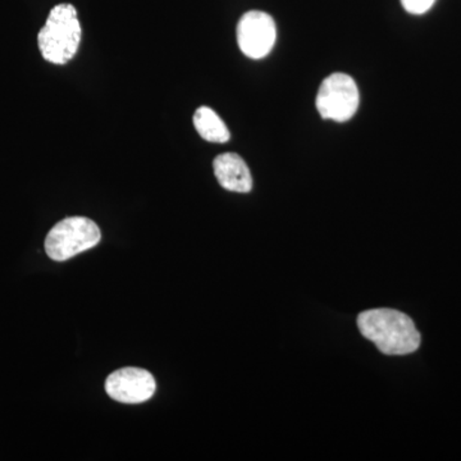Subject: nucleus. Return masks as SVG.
I'll use <instances>...</instances> for the list:
<instances>
[{"label": "nucleus", "instance_id": "f257e3e1", "mask_svg": "<svg viewBox=\"0 0 461 461\" xmlns=\"http://www.w3.org/2000/svg\"><path fill=\"white\" fill-rule=\"evenodd\" d=\"M360 333L384 355H408L420 346V333L411 317L393 309H372L357 317Z\"/></svg>", "mask_w": 461, "mask_h": 461}, {"label": "nucleus", "instance_id": "f03ea898", "mask_svg": "<svg viewBox=\"0 0 461 461\" xmlns=\"http://www.w3.org/2000/svg\"><path fill=\"white\" fill-rule=\"evenodd\" d=\"M81 41V25L77 11L62 3L51 9L44 27L39 32L41 56L54 65H66L77 53Z\"/></svg>", "mask_w": 461, "mask_h": 461}, {"label": "nucleus", "instance_id": "7ed1b4c3", "mask_svg": "<svg viewBox=\"0 0 461 461\" xmlns=\"http://www.w3.org/2000/svg\"><path fill=\"white\" fill-rule=\"evenodd\" d=\"M102 239L98 224L89 218L69 217L60 221L45 239V251L50 259L65 262L96 247Z\"/></svg>", "mask_w": 461, "mask_h": 461}, {"label": "nucleus", "instance_id": "20e7f679", "mask_svg": "<svg viewBox=\"0 0 461 461\" xmlns=\"http://www.w3.org/2000/svg\"><path fill=\"white\" fill-rule=\"evenodd\" d=\"M359 90L353 78L333 74L321 83L317 95V109L324 120L346 122L359 107Z\"/></svg>", "mask_w": 461, "mask_h": 461}, {"label": "nucleus", "instance_id": "39448f33", "mask_svg": "<svg viewBox=\"0 0 461 461\" xmlns=\"http://www.w3.org/2000/svg\"><path fill=\"white\" fill-rule=\"evenodd\" d=\"M277 29L275 20L262 11H250L239 21L238 42L240 50L251 59H262L275 47Z\"/></svg>", "mask_w": 461, "mask_h": 461}, {"label": "nucleus", "instance_id": "423d86ee", "mask_svg": "<svg viewBox=\"0 0 461 461\" xmlns=\"http://www.w3.org/2000/svg\"><path fill=\"white\" fill-rule=\"evenodd\" d=\"M156 379L150 372L135 366L118 369L109 375L105 391L115 402L141 403L148 402L156 393Z\"/></svg>", "mask_w": 461, "mask_h": 461}, {"label": "nucleus", "instance_id": "0eeeda50", "mask_svg": "<svg viewBox=\"0 0 461 461\" xmlns=\"http://www.w3.org/2000/svg\"><path fill=\"white\" fill-rule=\"evenodd\" d=\"M213 168L215 177L223 189L241 194L253 189L250 169L239 154H221L215 158Z\"/></svg>", "mask_w": 461, "mask_h": 461}, {"label": "nucleus", "instance_id": "6e6552de", "mask_svg": "<svg viewBox=\"0 0 461 461\" xmlns=\"http://www.w3.org/2000/svg\"><path fill=\"white\" fill-rule=\"evenodd\" d=\"M194 126L206 141L223 144L230 140V131L226 123L213 109L200 107L194 114Z\"/></svg>", "mask_w": 461, "mask_h": 461}, {"label": "nucleus", "instance_id": "1a4fd4ad", "mask_svg": "<svg viewBox=\"0 0 461 461\" xmlns=\"http://www.w3.org/2000/svg\"><path fill=\"white\" fill-rule=\"evenodd\" d=\"M436 0H402V7L411 14H423L435 5Z\"/></svg>", "mask_w": 461, "mask_h": 461}]
</instances>
